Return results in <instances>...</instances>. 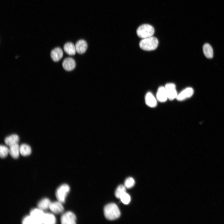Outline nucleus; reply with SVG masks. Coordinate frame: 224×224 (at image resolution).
I'll return each mask as SVG.
<instances>
[{"label": "nucleus", "instance_id": "nucleus-26", "mask_svg": "<svg viewBox=\"0 0 224 224\" xmlns=\"http://www.w3.org/2000/svg\"><path fill=\"white\" fill-rule=\"evenodd\" d=\"M121 202L124 204H128L131 200V198L130 195L127 193H125L120 198Z\"/></svg>", "mask_w": 224, "mask_h": 224}, {"label": "nucleus", "instance_id": "nucleus-14", "mask_svg": "<svg viewBox=\"0 0 224 224\" xmlns=\"http://www.w3.org/2000/svg\"><path fill=\"white\" fill-rule=\"evenodd\" d=\"M75 46L77 52L80 54L85 52L87 48V43L83 40H78L76 42Z\"/></svg>", "mask_w": 224, "mask_h": 224}, {"label": "nucleus", "instance_id": "nucleus-23", "mask_svg": "<svg viewBox=\"0 0 224 224\" xmlns=\"http://www.w3.org/2000/svg\"><path fill=\"white\" fill-rule=\"evenodd\" d=\"M9 153V149L6 146L1 145L0 146V156L1 158L6 157Z\"/></svg>", "mask_w": 224, "mask_h": 224}, {"label": "nucleus", "instance_id": "nucleus-22", "mask_svg": "<svg viewBox=\"0 0 224 224\" xmlns=\"http://www.w3.org/2000/svg\"><path fill=\"white\" fill-rule=\"evenodd\" d=\"M126 193V187L124 185H120L117 188L115 192V197L120 198L121 196L125 193Z\"/></svg>", "mask_w": 224, "mask_h": 224}, {"label": "nucleus", "instance_id": "nucleus-12", "mask_svg": "<svg viewBox=\"0 0 224 224\" xmlns=\"http://www.w3.org/2000/svg\"><path fill=\"white\" fill-rule=\"evenodd\" d=\"M62 203L59 201L51 203L49 208L53 212L56 214H59L63 212L64 208Z\"/></svg>", "mask_w": 224, "mask_h": 224}, {"label": "nucleus", "instance_id": "nucleus-16", "mask_svg": "<svg viewBox=\"0 0 224 224\" xmlns=\"http://www.w3.org/2000/svg\"><path fill=\"white\" fill-rule=\"evenodd\" d=\"M43 224H54L56 223V219L55 216L50 213H44L43 220Z\"/></svg>", "mask_w": 224, "mask_h": 224}, {"label": "nucleus", "instance_id": "nucleus-1", "mask_svg": "<svg viewBox=\"0 0 224 224\" xmlns=\"http://www.w3.org/2000/svg\"><path fill=\"white\" fill-rule=\"evenodd\" d=\"M104 212L105 218L110 220H115L120 215V212L118 206L113 203L106 205L104 208Z\"/></svg>", "mask_w": 224, "mask_h": 224}, {"label": "nucleus", "instance_id": "nucleus-17", "mask_svg": "<svg viewBox=\"0 0 224 224\" xmlns=\"http://www.w3.org/2000/svg\"><path fill=\"white\" fill-rule=\"evenodd\" d=\"M63 49L68 54L73 55L77 52L75 45L71 42H68L64 45Z\"/></svg>", "mask_w": 224, "mask_h": 224}, {"label": "nucleus", "instance_id": "nucleus-3", "mask_svg": "<svg viewBox=\"0 0 224 224\" xmlns=\"http://www.w3.org/2000/svg\"><path fill=\"white\" fill-rule=\"evenodd\" d=\"M154 33V29L151 25L144 24L139 26L137 30V34L138 36L144 39L151 36Z\"/></svg>", "mask_w": 224, "mask_h": 224}, {"label": "nucleus", "instance_id": "nucleus-7", "mask_svg": "<svg viewBox=\"0 0 224 224\" xmlns=\"http://www.w3.org/2000/svg\"><path fill=\"white\" fill-rule=\"evenodd\" d=\"M168 97L170 100L176 98L178 95L175 85L173 83H167L165 86Z\"/></svg>", "mask_w": 224, "mask_h": 224}, {"label": "nucleus", "instance_id": "nucleus-15", "mask_svg": "<svg viewBox=\"0 0 224 224\" xmlns=\"http://www.w3.org/2000/svg\"><path fill=\"white\" fill-rule=\"evenodd\" d=\"M19 140V136L16 134H13L6 137L4 142L6 144L10 147L17 144Z\"/></svg>", "mask_w": 224, "mask_h": 224}, {"label": "nucleus", "instance_id": "nucleus-11", "mask_svg": "<svg viewBox=\"0 0 224 224\" xmlns=\"http://www.w3.org/2000/svg\"><path fill=\"white\" fill-rule=\"evenodd\" d=\"M63 53L62 49L59 47H56L51 51L50 56L52 60L54 62L60 60L63 56Z\"/></svg>", "mask_w": 224, "mask_h": 224}, {"label": "nucleus", "instance_id": "nucleus-20", "mask_svg": "<svg viewBox=\"0 0 224 224\" xmlns=\"http://www.w3.org/2000/svg\"><path fill=\"white\" fill-rule=\"evenodd\" d=\"M51 202L49 199L45 198L40 200L38 203V208L42 210H44L49 208Z\"/></svg>", "mask_w": 224, "mask_h": 224}, {"label": "nucleus", "instance_id": "nucleus-19", "mask_svg": "<svg viewBox=\"0 0 224 224\" xmlns=\"http://www.w3.org/2000/svg\"><path fill=\"white\" fill-rule=\"evenodd\" d=\"M203 51L206 57L211 58L213 57V51L211 46L208 44H205L203 46Z\"/></svg>", "mask_w": 224, "mask_h": 224}, {"label": "nucleus", "instance_id": "nucleus-4", "mask_svg": "<svg viewBox=\"0 0 224 224\" xmlns=\"http://www.w3.org/2000/svg\"><path fill=\"white\" fill-rule=\"evenodd\" d=\"M70 189L69 186L66 184H63L59 187L55 193V195L58 201L62 203H64Z\"/></svg>", "mask_w": 224, "mask_h": 224}, {"label": "nucleus", "instance_id": "nucleus-9", "mask_svg": "<svg viewBox=\"0 0 224 224\" xmlns=\"http://www.w3.org/2000/svg\"><path fill=\"white\" fill-rule=\"evenodd\" d=\"M63 68L66 71H69L74 69L76 67V63L74 60L71 58H65L62 63Z\"/></svg>", "mask_w": 224, "mask_h": 224}, {"label": "nucleus", "instance_id": "nucleus-5", "mask_svg": "<svg viewBox=\"0 0 224 224\" xmlns=\"http://www.w3.org/2000/svg\"><path fill=\"white\" fill-rule=\"evenodd\" d=\"M44 213L43 210L39 208H34L30 211V215L34 219L35 224H43Z\"/></svg>", "mask_w": 224, "mask_h": 224}, {"label": "nucleus", "instance_id": "nucleus-13", "mask_svg": "<svg viewBox=\"0 0 224 224\" xmlns=\"http://www.w3.org/2000/svg\"><path fill=\"white\" fill-rule=\"evenodd\" d=\"M145 99L146 104L149 107H155L156 106L157 99L151 92H149L146 94Z\"/></svg>", "mask_w": 224, "mask_h": 224}, {"label": "nucleus", "instance_id": "nucleus-21", "mask_svg": "<svg viewBox=\"0 0 224 224\" xmlns=\"http://www.w3.org/2000/svg\"><path fill=\"white\" fill-rule=\"evenodd\" d=\"M31 148L29 145L23 144L20 146V152L22 156H28L31 154Z\"/></svg>", "mask_w": 224, "mask_h": 224}, {"label": "nucleus", "instance_id": "nucleus-18", "mask_svg": "<svg viewBox=\"0 0 224 224\" xmlns=\"http://www.w3.org/2000/svg\"><path fill=\"white\" fill-rule=\"evenodd\" d=\"M9 149V153L12 158L16 159L19 157L20 153V147L18 144L10 146Z\"/></svg>", "mask_w": 224, "mask_h": 224}, {"label": "nucleus", "instance_id": "nucleus-8", "mask_svg": "<svg viewBox=\"0 0 224 224\" xmlns=\"http://www.w3.org/2000/svg\"><path fill=\"white\" fill-rule=\"evenodd\" d=\"M194 92V90L192 88H186L178 94L176 99L179 101L183 100L191 97L193 94Z\"/></svg>", "mask_w": 224, "mask_h": 224}, {"label": "nucleus", "instance_id": "nucleus-25", "mask_svg": "<svg viewBox=\"0 0 224 224\" xmlns=\"http://www.w3.org/2000/svg\"><path fill=\"white\" fill-rule=\"evenodd\" d=\"M22 222L23 224H35L34 219L30 215L25 217L23 218Z\"/></svg>", "mask_w": 224, "mask_h": 224}, {"label": "nucleus", "instance_id": "nucleus-10", "mask_svg": "<svg viewBox=\"0 0 224 224\" xmlns=\"http://www.w3.org/2000/svg\"><path fill=\"white\" fill-rule=\"evenodd\" d=\"M156 98L157 100L161 102H165L167 100L168 97L165 87L161 86L158 88L156 94Z\"/></svg>", "mask_w": 224, "mask_h": 224}, {"label": "nucleus", "instance_id": "nucleus-24", "mask_svg": "<svg viewBox=\"0 0 224 224\" xmlns=\"http://www.w3.org/2000/svg\"><path fill=\"white\" fill-rule=\"evenodd\" d=\"M124 184L126 188L128 189L130 188L134 185L135 181L133 178L129 177L125 180Z\"/></svg>", "mask_w": 224, "mask_h": 224}, {"label": "nucleus", "instance_id": "nucleus-2", "mask_svg": "<svg viewBox=\"0 0 224 224\" xmlns=\"http://www.w3.org/2000/svg\"><path fill=\"white\" fill-rule=\"evenodd\" d=\"M158 44L157 39L153 36L142 39L139 43L140 48L144 50L148 51L155 49Z\"/></svg>", "mask_w": 224, "mask_h": 224}, {"label": "nucleus", "instance_id": "nucleus-6", "mask_svg": "<svg viewBox=\"0 0 224 224\" xmlns=\"http://www.w3.org/2000/svg\"><path fill=\"white\" fill-rule=\"evenodd\" d=\"M76 218L74 213L68 211L63 214L61 216V222L62 224H75Z\"/></svg>", "mask_w": 224, "mask_h": 224}]
</instances>
